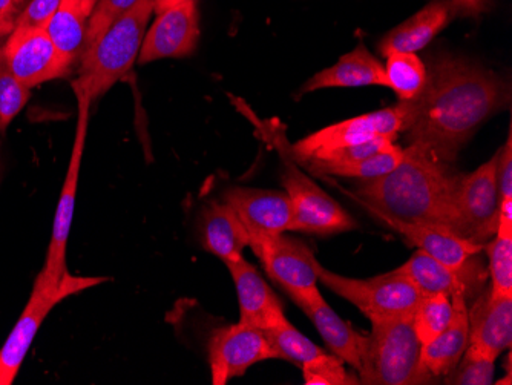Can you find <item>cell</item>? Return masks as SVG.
I'll return each instance as SVG.
<instances>
[{"label": "cell", "instance_id": "obj_39", "mask_svg": "<svg viewBox=\"0 0 512 385\" xmlns=\"http://www.w3.org/2000/svg\"><path fill=\"white\" fill-rule=\"evenodd\" d=\"M454 11L462 16H480L490 10L491 0H451Z\"/></svg>", "mask_w": 512, "mask_h": 385}, {"label": "cell", "instance_id": "obj_29", "mask_svg": "<svg viewBox=\"0 0 512 385\" xmlns=\"http://www.w3.org/2000/svg\"><path fill=\"white\" fill-rule=\"evenodd\" d=\"M456 316V306L447 295H424L414 309L411 320L417 338L424 344L433 341L440 333L445 332Z\"/></svg>", "mask_w": 512, "mask_h": 385}, {"label": "cell", "instance_id": "obj_18", "mask_svg": "<svg viewBox=\"0 0 512 385\" xmlns=\"http://www.w3.org/2000/svg\"><path fill=\"white\" fill-rule=\"evenodd\" d=\"M226 266L237 287L240 323L266 330L286 318L283 304L255 266L244 257Z\"/></svg>", "mask_w": 512, "mask_h": 385}, {"label": "cell", "instance_id": "obj_27", "mask_svg": "<svg viewBox=\"0 0 512 385\" xmlns=\"http://www.w3.org/2000/svg\"><path fill=\"white\" fill-rule=\"evenodd\" d=\"M385 76L399 102L417 99L427 85V66L414 53H393L387 56Z\"/></svg>", "mask_w": 512, "mask_h": 385}, {"label": "cell", "instance_id": "obj_4", "mask_svg": "<svg viewBox=\"0 0 512 385\" xmlns=\"http://www.w3.org/2000/svg\"><path fill=\"white\" fill-rule=\"evenodd\" d=\"M421 353L411 315L371 321L359 381L368 385L434 384L422 367Z\"/></svg>", "mask_w": 512, "mask_h": 385}, {"label": "cell", "instance_id": "obj_10", "mask_svg": "<svg viewBox=\"0 0 512 385\" xmlns=\"http://www.w3.org/2000/svg\"><path fill=\"white\" fill-rule=\"evenodd\" d=\"M0 60L30 89L68 77L74 68V63L57 50L48 33L40 28H16L5 37Z\"/></svg>", "mask_w": 512, "mask_h": 385}, {"label": "cell", "instance_id": "obj_36", "mask_svg": "<svg viewBox=\"0 0 512 385\" xmlns=\"http://www.w3.org/2000/svg\"><path fill=\"white\" fill-rule=\"evenodd\" d=\"M63 0H30L23 8L16 28H40L45 30L59 10Z\"/></svg>", "mask_w": 512, "mask_h": 385}, {"label": "cell", "instance_id": "obj_2", "mask_svg": "<svg viewBox=\"0 0 512 385\" xmlns=\"http://www.w3.org/2000/svg\"><path fill=\"white\" fill-rule=\"evenodd\" d=\"M459 177L450 165L439 162L428 152L407 146L404 160L393 171L361 180L356 200L375 217L439 224L460 235L456 206Z\"/></svg>", "mask_w": 512, "mask_h": 385}, {"label": "cell", "instance_id": "obj_23", "mask_svg": "<svg viewBox=\"0 0 512 385\" xmlns=\"http://www.w3.org/2000/svg\"><path fill=\"white\" fill-rule=\"evenodd\" d=\"M456 306V316L445 332L422 346L421 362L425 372L434 379H444L450 375L463 353L470 346V321H468L467 301L451 298Z\"/></svg>", "mask_w": 512, "mask_h": 385}, {"label": "cell", "instance_id": "obj_20", "mask_svg": "<svg viewBox=\"0 0 512 385\" xmlns=\"http://www.w3.org/2000/svg\"><path fill=\"white\" fill-rule=\"evenodd\" d=\"M456 16L451 0H433L410 19L388 31L379 43V51L387 57L393 53H414L424 50L434 37Z\"/></svg>", "mask_w": 512, "mask_h": 385}, {"label": "cell", "instance_id": "obj_9", "mask_svg": "<svg viewBox=\"0 0 512 385\" xmlns=\"http://www.w3.org/2000/svg\"><path fill=\"white\" fill-rule=\"evenodd\" d=\"M273 283L283 287L293 303L304 309L324 300L318 289L316 257L310 247L296 238L278 237L250 244Z\"/></svg>", "mask_w": 512, "mask_h": 385}, {"label": "cell", "instance_id": "obj_16", "mask_svg": "<svg viewBox=\"0 0 512 385\" xmlns=\"http://www.w3.org/2000/svg\"><path fill=\"white\" fill-rule=\"evenodd\" d=\"M154 24L146 33L138 63H151L160 59H183L197 48L200 27L195 0L172 5L158 11Z\"/></svg>", "mask_w": 512, "mask_h": 385}, {"label": "cell", "instance_id": "obj_14", "mask_svg": "<svg viewBox=\"0 0 512 385\" xmlns=\"http://www.w3.org/2000/svg\"><path fill=\"white\" fill-rule=\"evenodd\" d=\"M398 270L413 281L422 295L440 293L450 298H463L465 301L482 292L488 275L485 264L476 255L460 267H448L422 251L411 255L410 260L398 267Z\"/></svg>", "mask_w": 512, "mask_h": 385}, {"label": "cell", "instance_id": "obj_21", "mask_svg": "<svg viewBox=\"0 0 512 385\" xmlns=\"http://www.w3.org/2000/svg\"><path fill=\"white\" fill-rule=\"evenodd\" d=\"M200 240L204 251L211 252L224 264L243 258L244 249L250 246L246 226L226 201H212L201 212Z\"/></svg>", "mask_w": 512, "mask_h": 385}, {"label": "cell", "instance_id": "obj_38", "mask_svg": "<svg viewBox=\"0 0 512 385\" xmlns=\"http://www.w3.org/2000/svg\"><path fill=\"white\" fill-rule=\"evenodd\" d=\"M27 4L28 0H0V39L16 30L17 20Z\"/></svg>", "mask_w": 512, "mask_h": 385}, {"label": "cell", "instance_id": "obj_19", "mask_svg": "<svg viewBox=\"0 0 512 385\" xmlns=\"http://www.w3.org/2000/svg\"><path fill=\"white\" fill-rule=\"evenodd\" d=\"M376 218L387 224L388 228L399 232L405 240L417 247V251L425 252L448 267L462 266L483 249L480 244L460 237L456 232L439 224L404 223L381 215H376Z\"/></svg>", "mask_w": 512, "mask_h": 385}, {"label": "cell", "instance_id": "obj_8", "mask_svg": "<svg viewBox=\"0 0 512 385\" xmlns=\"http://www.w3.org/2000/svg\"><path fill=\"white\" fill-rule=\"evenodd\" d=\"M413 100L399 102L391 108L345 120L327 126L321 131L313 132L292 146V154L296 162L304 163L319 155L347 148V146L361 145L375 139H390L396 142L399 135L407 131L410 125Z\"/></svg>", "mask_w": 512, "mask_h": 385}, {"label": "cell", "instance_id": "obj_34", "mask_svg": "<svg viewBox=\"0 0 512 385\" xmlns=\"http://www.w3.org/2000/svg\"><path fill=\"white\" fill-rule=\"evenodd\" d=\"M394 145L390 139H375L370 142L361 143V145L347 146V148L335 149L327 154L307 160V162L324 163V165H344V163H355L378 152L385 151ZM306 163V162H304Z\"/></svg>", "mask_w": 512, "mask_h": 385}, {"label": "cell", "instance_id": "obj_33", "mask_svg": "<svg viewBox=\"0 0 512 385\" xmlns=\"http://www.w3.org/2000/svg\"><path fill=\"white\" fill-rule=\"evenodd\" d=\"M301 370L307 385L361 384L359 376L348 373L345 370L344 362L338 356H329L327 353L307 362Z\"/></svg>", "mask_w": 512, "mask_h": 385}, {"label": "cell", "instance_id": "obj_30", "mask_svg": "<svg viewBox=\"0 0 512 385\" xmlns=\"http://www.w3.org/2000/svg\"><path fill=\"white\" fill-rule=\"evenodd\" d=\"M485 247L490 260L491 293L494 297L512 295V235L496 234Z\"/></svg>", "mask_w": 512, "mask_h": 385}, {"label": "cell", "instance_id": "obj_25", "mask_svg": "<svg viewBox=\"0 0 512 385\" xmlns=\"http://www.w3.org/2000/svg\"><path fill=\"white\" fill-rule=\"evenodd\" d=\"M45 31L63 56L74 65L80 63L88 36V16L83 13L80 0H63Z\"/></svg>", "mask_w": 512, "mask_h": 385}, {"label": "cell", "instance_id": "obj_28", "mask_svg": "<svg viewBox=\"0 0 512 385\" xmlns=\"http://www.w3.org/2000/svg\"><path fill=\"white\" fill-rule=\"evenodd\" d=\"M263 332L270 346L275 350L276 359L292 362L299 369L325 353L321 347L316 346L298 329H295L287 318Z\"/></svg>", "mask_w": 512, "mask_h": 385}, {"label": "cell", "instance_id": "obj_37", "mask_svg": "<svg viewBox=\"0 0 512 385\" xmlns=\"http://www.w3.org/2000/svg\"><path fill=\"white\" fill-rule=\"evenodd\" d=\"M497 189H499L500 200L512 198V135L509 129L508 139L505 146H502L497 158Z\"/></svg>", "mask_w": 512, "mask_h": 385}, {"label": "cell", "instance_id": "obj_5", "mask_svg": "<svg viewBox=\"0 0 512 385\" xmlns=\"http://www.w3.org/2000/svg\"><path fill=\"white\" fill-rule=\"evenodd\" d=\"M269 137H272L273 145L283 160V185L293 205L290 231L329 237L358 228L355 218L299 169L292 154V146L281 129L269 132Z\"/></svg>", "mask_w": 512, "mask_h": 385}, {"label": "cell", "instance_id": "obj_6", "mask_svg": "<svg viewBox=\"0 0 512 385\" xmlns=\"http://www.w3.org/2000/svg\"><path fill=\"white\" fill-rule=\"evenodd\" d=\"M105 281H108V278L74 277L69 272L60 280H56L50 274H46L45 270H40L27 306L11 330L4 347L0 349V385L13 384L40 326L57 304Z\"/></svg>", "mask_w": 512, "mask_h": 385}, {"label": "cell", "instance_id": "obj_7", "mask_svg": "<svg viewBox=\"0 0 512 385\" xmlns=\"http://www.w3.org/2000/svg\"><path fill=\"white\" fill-rule=\"evenodd\" d=\"M315 270L318 281L358 307L370 321L413 315L424 297L413 281L398 269L368 280L342 277L325 269L318 260L315 261Z\"/></svg>", "mask_w": 512, "mask_h": 385}, {"label": "cell", "instance_id": "obj_31", "mask_svg": "<svg viewBox=\"0 0 512 385\" xmlns=\"http://www.w3.org/2000/svg\"><path fill=\"white\" fill-rule=\"evenodd\" d=\"M31 89L13 76L0 60V132L7 131L10 123L19 116L30 100Z\"/></svg>", "mask_w": 512, "mask_h": 385}, {"label": "cell", "instance_id": "obj_15", "mask_svg": "<svg viewBox=\"0 0 512 385\" xmlns=\"http://www.w3.org/2000/svg\"><path fill=\"white\" fill-rule=\"evenodd\" d=\"M223 201L243 221L250 244L278 237L292 228L293 205L286 192L234 186L224 192Z\"/></svg>", "mask_w": 512, "mask_h": 385}, {"label": "cell", "instance_id": "obj_35", "mask_svg": "<svg viewBox=\"0 0 512 385\" xmlns=\"http://www.w3.org/2000/svg\"><path fill=\"white\" fill-rule=\"evenodd\" d=\"M138 0H99L88 20L86 45L94 42L115 19L131 10ZM86 48V47H85Z\"/></svg>", "mask_w": 512, "mask_h": 385}, {"label": "cell", "instance_id": "obj_13", "mask_svg": "<svg viewBox=\"0 0 512 385\" xmlns=\"http://www.w3.org/2000/svg\"><path fill=\"white\" fill-rule=\"evenodd\" d=\"M267 359H276V353L261 329L238 323L212 333L209 341L212 384L226 385L230 379L243 376L250 367Z\"/></svg>", "mask_w": 512, "mask_h": 385}, {"label": "cell", "instance_id": "obj_32", "mask_svg": "<svg viewBox=\"0 0 512 385\" xmlns=\"http://www.w3.org/2000/svg\"><path fill=\"white\" fill-rule=\"evenodd\" d=\"M493 359L486 358L482 353L477 352L473 347L463 353L462 359L456 369L445 376V384L454 385H490L494 381Z\"/></svg>", "mask_w": 512, "mask_h": 385}, {"label": "cell", "instance_id": "obj_41", "mask_svg": "<svg viewBox=\"0 0 512 385\" xmlns=\"http://www.w3.org/2000/svg\"><path fill=\"white\" fill-rule=\"evenodd\" d=\"M97 2L99 0H80V5H82L83 13L86 14V16H91L92 11H94V8H96Z\"/></svg>", "mask_w": 512, "mask_h": 385}, {"label": "cell", "instance_id": "obj_24", "mask_svg": "<svg viewBox=\"0 0 512 385\" xmlns=\"http://www.w3.org/2000/svg\"><path fill=\"white\" fill-rule=\"evenodd\" d=\"M301 310L315 324L324 343L329 346L333 355L338 356L342 362L352 366L359 373L362 361H364L365 349H367L368 336L362 335L358 330L353 329L347 321L339 318L335 310L325 303V300Z\"/></svg>", "mask_w": 512, "mask_h": 385}, {"label": "cell", "instance_id": "obj_17", "mask_svg": "<svg viewBox=\"0 0 512 385\" xmlns=\"http://www.w3.org/2000/svg\"><path fill=\"white\" fill-rule=\"evenodd\" d=\"M468 310L470 346L496 361L512 344V295L494 297L490 289L477 295Z\"/></svg>", "mask_w": 512, "mask_h": 385}, {"label": "cell", "instance_id": "obj_1", "mask_svg": "<svg viewBox=\"0 0 512 385\" xmlns=\"http://www.w3.org/2000/svg\"><path fill=\"white\" fill-rule=\"evenodd\" d=\"M508 103L509 88L499 74L444 54L433 60L427 85L413 100L405 142L451 166L477 128Z\"/></svg>", "mask_w": 512, "mask_h": 385}, {"label": "cell", "instance_id": "obj_12", "mask_svg": "<svg viewBox=\"0 0 512 385\" xmlns=\"http://www.w3.org/2000/svg\"><path fill=\"white\" fill-rule=\"evenodd\" d=\"M497 158L468 175H460L456 206L460 221V235L473 243L483 244L497 232L499 189H497Z\"/></svg>", "mask_w": 512, "mask_h": 385}, {"label": "cell", "instance_id": "obj_26", "mask_svg": "<svg viewBox=\"0 0 512 385\" xmlns=\"http://www.w3.org/2000/svg\"><path fill=\"white\" fill-rule=\"evenodd\" d=\"M404 158L405 149L394 143L391 148L355 163L324 165V163L306 162L302 163V165H306V168H309V171L316 175H333V177L370 180V178L382 177V175L393 171Z\"/></svg>", "mask_w": 512, "mask_h": 385}, {"label": "cell", "instance_id": "obj_11", "mask_svg": "<svg viewBox=\"0 0 512 385\" xmlns=\"http://www.w3.org/2000/svg\"><path fill=\"white\" fill-rule=\"evenodd\" d=\"M73 89L77 97V106H79L76 137H74L73 151H71L68 171L63 180L56 217H54L53 234H51L50 246H48L46 263L43 266L46 274H50L56 280H60L63 275L68 274L66 247H68L69 231H71V223H73L80 168H82L83 151H85L86 135H88L89 109L92 105L91 97L83 89L77 88V86H73Z\"/></svg>", "mask_w": 512, "mask_h": 385}, {"label": "cell", "instance_id": "obj_22", "mask_svg": "<svg viewBox=\"0 0 512 385\" xmlns=\"http://www.w3.org/2000/svg\"><path fill=\"white\" fill-rule=\"evenodd\" d=\"M361 86L388 88L384 65L365 48L364 43L350 53L344 54L335 65L310 77L302 86L301 94L313 93L319 89Z\"/></svg>", "mask_w": 512, "mask_h": 385}, {"label": "cell", "instance_id": "obj_3", "mask_svg": "<svg viewBox=\"0 0 512 385\" xmlns=\"http://www.w3.org/2000/svg\"><path fill=\"white\" fill-rule=\"evenodd\" d=\"M155 0H138L137 4L115 19L94 42L86 45L80 60L79 77L73 86L83 89L92 102L108 93L137 62L142 51Z\"/></svg>", "mask_w": 512, "mask_h": 385}, {"label": "cell", "instance_id": "obj_40", "mask_svg": "<svg viewBox=\"0 0 512 385\" xmlns=\"http://www.w3.org/2000/svg\"><path fill=\"white\" fill-rule=\"evenodd\" d=\"M181 2H188V0H155L154 13L172 7V5L181 4Z\"/></svg>", "mask_w": 512, "mask_h": 385}]
</instances>
